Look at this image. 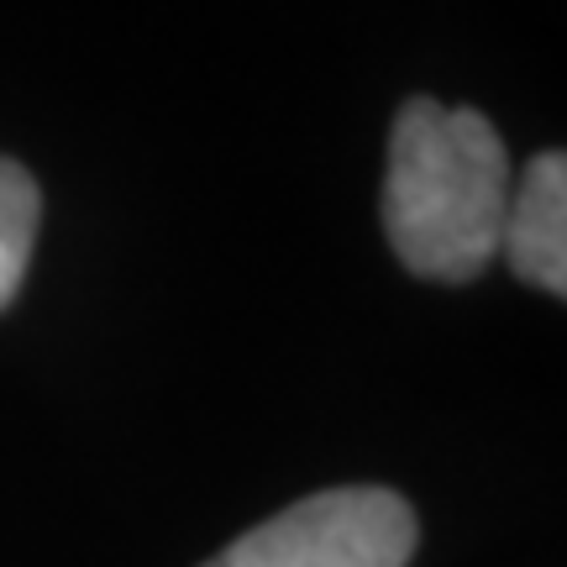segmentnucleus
<instances>
[{
  "instance_id": "2",
  "label": "nucleus",
  "mask_w": 567,
  "mask_h": 567,
  "mask_svg": "<svg viewBox=\"0 0 567 567\" xmlns=\"http://www.w3.org/2000/svg\"><path fill=\"white\" fill-rule=\"evenodd\" d=\"M415 515L389 488H326L237 536L205 567H405Z\"/></svg>"
},
{
  "instance_id": "1",
  "label": "nucleus",
  "mask_w": 567,
  "mask_h": 567,
  "mask_svg": "<svg viewBox=\"0 0 567 567\" xmlns=\"http://www.w3.org/2000/svg\"><path fill=\"white\" fill-rule=\"evenodd\" d=\"M509 158L499 132L473 105L431 95L400 105L389 132L384 231L421 279H478L505 231Z\"/></svg>"
},
{
  "instance_id": "4",
  "label": "nucleus",
  "mask_w": 567,
  "mask_h": 567,
  "mask_svg": "<svg viewBox=\"0 0 567 567\" xmlns=\"http://www.w3.org/2000/svg\"><path fill=\"white\" fill-rule=\"evenodd\" d=\"M38 184L21 163L0 158V310L17 300L27 264H32V243H38Z\"/></svg>"
},
{
  "instance_id": "3",
  "label": "nucleus",
  "mask_w": 567,
  "mask_h": 567,
  "mask_svg": "<svg viewBox=\"0 0 567 567\" xmlns=\"http://www.w3.org/2000/svg\"><path fill=\"white\" fill-rule=\"evenodd\" d=\"M499 252L536 289H547V295L567 289V158L563 153L530 158L520 184H509Z\"/></svg>"
}]
</instances>
